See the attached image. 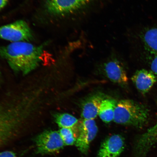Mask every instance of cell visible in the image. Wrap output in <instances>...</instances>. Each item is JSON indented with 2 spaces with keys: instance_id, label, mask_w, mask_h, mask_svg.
I'll use <instances>...</instances> for the list:
<instances>
[{
  "instance_id": "obj_6",
  "label": "cell",
  "mask_w": 157,
  "mask_h": 157,
  "mask_svg": "<svg viewBox=\"0 0 157 157\" xmlns=\"http://www.w3.org/2000/svg\"><path fill=\"white\" fill-rule=\"evenodd\" d=\"M91 0H46L45 8L50 15L62 16L78 10Z\"/></svg>"
},
{
  "instance_id": "obj_3",
  "label": "cell",
  "mask_w": 157,
  "mask_h": 157,
  "mask_svg": "<svg viewBox=\"0 0 157 157\" xmlns=\"http://www.w3.org/2000/svg\"><path fill=\"white\" fill-rule=\"evenodd\" d=\"M22 108L19 105L5 109L0 107V145L24 119Z\"/></svg>"
},
{
  "instance_id": "obj_10",
  "label": "cell",
  "mask_w": 157,
  "mask_h": 157,
  "mask_svg": "<svg viewBox=\"0 0 157 157\" xmlns=\"http://www.w3.org/2000/svg\"><path fill=\"white\" fill-rule=\"evenodd\" d=\"M102 94H96L87 98L82 106L81 117L84 120H94L99 115L102 102L105 99Z\"/></svg>"
},
{
  "instance_id": "obj_8",
  "label": "cell",
  "mask_w": 157,
  "mask_h": 157,
  "mask_svg": "<svg viewBox=\"0 0 157 157\" xmlns=\"http://www.w3.org/2000/svg\"><path fill=\"white\" fill-rule=\"evenodd\" d=\"M124 148V141L119 135H114L104 141L98 157H119Z\"/></svg>"
},
{
  "instance_id": "obj_1",
  "label": "cell",
  "mask_w": 157,
  "mask_h": 157,
  "mask_svg": "<svg viewBox=\"0 0 157 157\" xmlns=\"http://www.w3.org/2000/svg\"><path fill=\"white\" fill-rule=\"evenodd\" d=\"M44 46V44L36 46L29 42L12 43L0 46V56L6 61L12 69L26 75L40 64Z\"/></svg>"
},
{
  "instance_id": "obj_11",
  "label": "cell",
  "mask_w": 157,
  "mask_h": 157,
  "mask_svg": "<svg viewBox=\"0 0 157 157\" xmlns=\"http://www.w3.org/2000/svg\"><path fill=\"white\" fill-rule=\"evenodd\" d=\"M132 80L139 91L146 94L155 83L156 78L152 71L142 69L135 72L132 76Z\"/></svg>"
},
{
  "instance_id": "obj_4",
  "label": "cell",
  "mask_w": 157,
  "mask_h": 157,
  "mask_svg": "<svg viewBox=\"0 0 157 157\" xmlns=\"http://www.w3.org/2000/svg\"><path fill=\"white\" fill-rule=\"evenodd\" d=\"M0 39L12 43L29 42L32 40L33 36L27 23L20 20L0 27Z\"/></svg>"
},
{
  "instance_id": "obj_19",
  "label": "cell",
  "mask_w": 157,
  "mask_h": 157,
  "mask_svg": "<svg viewBox=\"0 0 157 157\" xmlns=\"http://www.w3.org/2000/svg\"><path fill=\"white\" fill-rule=\"evenodd\" d=\"M9 0H0V11L7 4Z\"/></svg>"
},
{
  "instance_id": "obj_13",
  "label": "cell",
  "mask_w": 157,
  "mask_h": 157,
  "mask_svg": "<svg viewBox=\"0 0 157 157\" xmlns=\"http://www.w3.org/2000/svg\"><path fill=\"white\" fill-rule=\"evenodd\" d=\"M117 103L116 100L113 99H105L102 102L99 115L104 122L108 123L113 120Z\"/></svg>"
},
{
  "instance_id": "obj_15",
  "label": "cell",
  "mask_w": 157,
  "mask_h": 157,
  "mask_svg": "<svg viewBox=\"0 0 157 157\" xmlns=\"http://www.w3.org/2000/svg\"><path fill=\"white\" fill-rule=\"evenodd\" d=\"M144 42L150 52L157 54V28H153L146 31L144 36Z\"/></svg>"
},
{
  "instance_id": "obj_12",
  "label": "cell",
  "mask_w": 157,
  "mask_h": 157,
  "mask_svg": "<svg viewBox=\"0 0 157 157\" xmlns=\"http://www.w3.org/2000/svg\"><path fill=\"white\" fill-rule=\"evenodd\" d=\"M156 143L157 120L155 124L148 129L139 139L137 148L139 157H144L149 150Z\"/></svg>"
},
{
  "instance_id": "obj_18",
  "label": "cell",
  "mask_w": 157,
  "mask_h": 157,
  "mask_svg": "<svg viewBox=\"0 0 157 157\" xmlns=\"http://www.w3.org/2000/svg\"><path fill=\"white\" fill-rule=\"evenodd\" d=\"M0 157H17L14 152L11 151H5L0 152Z\"/></svg>"
},
{
  "instance_id": "obj_9",
  "label": "cell",
  "mask_w": 157,
  "mask_h": 157,
  "mask_svg": "<svg viewBox=\"0 0 157 157\" xmlns=\"http://www.w3.org/2000/svg\"><path fill=\"white\" fill-rule=\"evenodd\" d=\"M103 70L108 78L113 83L124 85L128 82L126 72L118 60H113L106 63Z\"/></svg>"
},
{
  "instance_id": "obj_14",
  "label": "cell",
  "mask_w": 157,
  "mask_h": 157,
  "mask_svg": "<svg viewBox=\"0 0 157 157\" xmlns=\"http://www.w3.org/2000/svg\"><path fill=\"white\" fill-rule=\"evenodd\" d=\"M54 118L56 123L60 128L71 129L75 131L79 123L76 118L67 113L56 114Z\"/></svg>"
},
{
  "instance_id": "obj_7",
  "label": "cell",
  "mask_w": 157,
  "mask_h": 157,
  "mask_svg": "<svg viewBox=\"0 0 157 157\" xmlns=\"http://www.w3.org/2000/svg\"><path fill=\"white\" fill-rule=\"evenodd\" d=\"M78 134L75 144L78 150L86 154L90 143L97 134L98 128L93 119H83L78 123Z\"/></svg>"
},
{
  "instance_id": "obj_17",
  "label": "cell",
  "mask_w": 157,
  "mask_h": 157,
  "mask_svg": "<svg viewBox=\"0 0 157 157\" xmlns=\"http://www.w3.org/2000/svg\"><path fill=\"white\" fill-rule=\"evenodd\" d=\"M151 67L153 73L157 75V54L153 60Z\"/></svg>"
},
{
  "instance_id": "obj_2",
  "label": "cell",
  "mask_w": 157,
  "mask_h": 157,
  "mask_svg": "<svg viewBox=\"0 0 157 157\" xmlns=\"http://www.w3.org/2000/svg\"><path fill=\"white\" fill-rule=\"evenodd\" d=\"M148 109L132 100H121L115 108L113 121L118 124L140 127L148 121Z\"/></svg>"
},
{
  "instance_id": "obj_16",
  "label": "cell",
  "mask_w": 157,
  "mask_h": 157,
  "mask_svg": "<svg viewBox=\"0 0 157 157\" xmlns=\"http://www.w3.org/2000/svg\"><path fill=\"white\" fill-rule=\"evenodd\" d=\"M65 145L72 146L75 144L77 137L73 129L66 128H60L59 131Z\"/></svg>"
},
{
  "instance_id": "obj_5",
  "label": "cell",
  "mask_w": 157,
  "mask_h": 157,
  "mask_svg": "<svg viewBox=\"0 0 157 157\" xmlns=\"http://www.w3.org/2000/svg\"><path fill=\"white\" fill-rule=\"evenodd\" d=\"M37 151L41 154H49L58 151L65 144L59 131H47L35 139Z\"/></svg>"
}]
</instances>
